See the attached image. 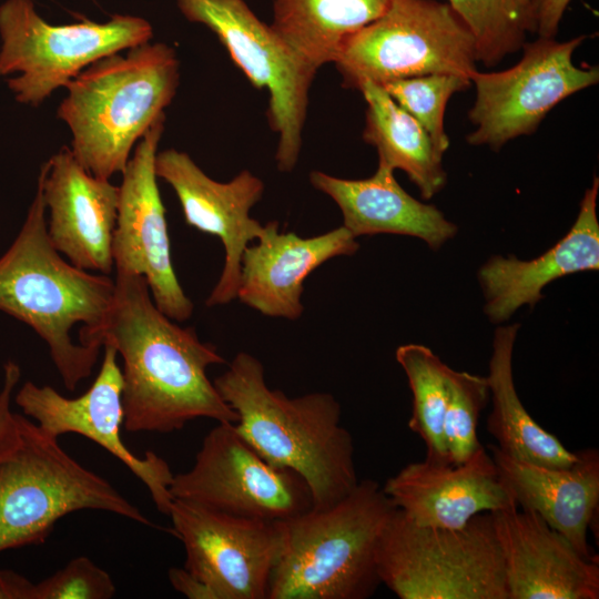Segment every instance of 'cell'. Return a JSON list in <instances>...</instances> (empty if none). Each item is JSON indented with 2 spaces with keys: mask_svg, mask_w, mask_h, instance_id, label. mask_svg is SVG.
Returning <instances> with one entry per match:
<instances>
[{
  "mask_svg": "<svg viewBox=\"0 0 599 599\" xmlns=\"http://www.w3.org/2000/svg\"><path fill=\"white\" fill-rule=\"evenodd\" d=\"M586 39L585 34L566 41L539 37L524 43L522 57L511 68L477 71L471 78L476 99L468 113L475 130L467 142L498 151L510 140L532 134L561 101L596 85L599 68L572 61Z\"/></svg>",
  "mask_w": 599,
  "mask_h": 599,
  "instance_id": "cell-11",
  "label": "cell"
},
{
  "mask_svg": "<svg viewBox=\"0 0 599 599\" xmlns=\"http://www.w3.org/2000/svg\"><path fill=\"white\" fill-rule=\"evenodd\" d=\"M389 0H274L270 24L308 65L334 63L346 41L379 18Z\"/></svg>",
  "mask_w": 599,
  "mask_h": 599,
  "instance_id": "cell-26",
  "label": "cell"
},
{
  "mask_svg": "<svg viewBox=\"0 0 599 599\" xmlns=\"http://www.w3.org/2000/svg\"><path fill=\"white\" fill-rule=\"evenodd\" d=\"M474 38L447 2L389 0L385 12L352 35L334 61L343 87L433 73L468 78L476 68Z\"/></svg>",
  "mask_w": 599,
  "mask_h": 599,
  "instance_id": "cell-8",
  "label": "cell"
},
{
  "mask_svg": "<svg viewBox=\"0 0 599 599\" xmlns=\"http://www.w3.org/2000/svg\"><path fill=\"white\" fill-rule=\"evenodd\" d=\"M383 489L413 522L436 528H461L481 512L518 506L484 446L459 465L410 463Z\"/></svg>",
  "mask_w": 599,
  "mask_h": 599,
  "instance_id": "cell-19",
  "label": "cell"
},
{
  "mask_svg": "<svg viewBox=\"0 0 599 599\" xmlns=\"http://www.w3.org/2000/svg\"><path fill=\"white\" fill-rule=\"evenodd\" d=\"M164 123L165 113L139 140L122 172L112 256L116 273L143 276L158 308L175 322H185L194 305L173 267L165 207L154 169Z\"/></svg>",
  "mask_w": 599,
  "mask_h": 599,
  "instance_id": "cell-14",
  "label": "cell"
},
{
  "mask_svg": "<svg viewBox=\"0 0 599 599\" xmlns=\"http://www.w3.org/2000/svg\"><path fill=\"white\" fill-rule=\"evenodd\" d=\"M397 507L373 479L335 504L283 521L284 544L267 599H366L380 580L376 550Z\"/></svg>",
  "mask_w": 599,
  "mask_h": 599,
  "instance_id": "cell-5",
  "label": "cell"
},
{
  "mask_svg": "<svg viewBox=\"0 0 599 599\" xmlns=\"http://www.w3.org/2000/svg\"><path fill=\"white\" fill-rule=\"evenodd\" d=\"M508 599H598L599 560L587 559L537 512H491Z\"/></svg>",
  "mask_w": 599,
  "mask_h": 599,
  "instance_id": "cell-18",
  "label": "cell"
},
{
  "mask_svg": "<svg viewBox=\"0 0 599 599\" xmlns=\"http://www.w3.org/2000/svg\"><path fill=\"white\" fill-rule=\"evenodd\" d=\"M443 437L451 465H459L481 447L477 426L489 398L486 377L449 368Z\"/></svg>",
  "mask_w": 599,
  "mask_h": 599,
  "instance_id": "cell-30",
  "label": "cell"
},
{
  "mask_svg": "<svg viewBox=\"0 0 599 599\" xmlns=\"http://www.w3.org/2000/svg\"><path fill=\"white\" fill-rule=\"evenodd\" d=\"M180 62L162 42L93 62L65 87L57 115L72 134L71 152L92 175L121 173L131 151L175 97Z\"/></svg>",
  "mask_w": 599,
  "mask_h": 599,
  "instance_id": "cell-4",
  "label": "cell"
},
{
  "mask_svg": "<svg viewBox=\"0 0 599 599\" xmlns=\"http://www.w3.org/2000/svg\"><path fill=\"white\" fill-rule=\"evenodd\" d=\"M358 248L356 237L343 225L302 237L280 232L278 222L271 221L257 243L243 252L236 298L262 315L296 321L304 312L302 295L308 275L325 262L352 256Z\"/></svg>",
  "mask_w": 599,
  "mask_h": 599,
  "instance_id": "cell-20",
  "label": "cell"
},
{
  "mask_svg": "<svg viewBox=\"0 0 599 599\" xmlns=\"http://www.w3.org/2000/svg\"><path fill=\"white\" fill-rule=\"evenodd\" d=\"M20 376L21 370L17 363L9 361L4 364L3 385L0 390V460L12 453L22 440V415L10 408Z\"/></svg>",
  "mask_w": 599,
  "mask_h": 599,
  "instance_id": "cell-32",
  "label": "cell"
},
{
  "mask_svg": "<svg viewBox=\"0 0 599 599\" xmlns=\"http://www.w3.org/2000/svg\"><path fill=\"white\" fill-rule=\"evenodd\" d=\"M154 169L174 190L185 223L216 236L224 246L223 270L206 306L231 303L237 294L243 252L264 233V225L250 215L263 196L264 182L248 170L229 182L215 181L187 153L175 149L158 152Z\"/></svg>",
  "mask_w": 599,
  "mask_h": 599,
  "instance_id": "cell-16",
  "label": "cell"
},
{
  "mask_svg": "<svg viewBox=\"0 0 599 599\" xmlns=\"http://www.w3.org/2000/svg\"><path fill=\"white\" fill-rule=\"evenodd\" d=\"M170 493L173 499L267 521H285L313 507L303 478L266 461L233 423H217L206 434L193 466L173 476Z\"/></svg>",
  "mask_w": 599,
  "mask_h": 599,
  "instance_id": "cell-12",
  "label": "cell"
},
{
  "mask_svg": "<svg viewBox=\"0 0 599 599\" xmlns=\"http://www.w3.org/2000/svg\"><path fill=\"white\" fill-rule=\"evenodd\" d=\"M169 517L185 549L184 568L212 599H267L283 549V521L236 517L179 499Z\"/></svg>",
  "mask_w": 599,
  "mask_h": 599,
  "instance_id": "cell-13",
  "label": "cell"
},
{
  "mask_svg": "<svg viewBox=\"0 0 599 599\" xmlns=\"http://www.w3.org/2000/svg\"><path fill=\"white\" fill-rule=\"evenodd\" d=\"M114 282L108 319L89 345H112L123 361L124 429L167 434L197 418L235 424L206 374L225 364L216 346L161 312L143 276L116 273Z\"/></svg>",
  "mask_w": 599,
  "mask_h": 599,
  "instance_id": "cell-1",
  "label": "cell"
},
{
  "mask_svg": "<svg viewBox=\"0 0 599 599\" xmlns=\"http://www.w3.org/2000/svg\"><path fill=\"white\" fill-rule=\"evenodd\" d=\"M38 182L55 250L79 268L109 275L114 267L119 186L89 173L67 146L41 166Z\"/></svg>",
  "mask_w": 599,
  "mask_h": 599,
  "instance_id": "cell-17",
  "label": "cell"
},
{
  "mask_svg": "<svg viewBox=\"0 0 599 599\" xmlns=\"http://www.w3.org/2000/svg\"><path fill=\"white\" fill-rule=\"evenodd\" d=\"M395 357L413 394V412L408 427L423 439L426 447L425 459L435 464H450L443 437L450 367L429 347L420 344L400 345Z\"/></svg>",
  "mask_w": 599,
  "mask_h": 599,
  "instance_id": "cell-27",
  "label": "cell"
},
{
  "mask_svg": "<svg viewBox=\"0 0 599 599\" xmlns=\"http://www.w3.org/2000/svg\"><path fill=\"white\" fill-rule=\"evenodd\" d=\"M471 85V80L451 73H433L398 79L382 85L394 101L415 118L444 155L449 148L445 111L449 99Z\"/></svg>",
  "mask_w": 599,
  "mask_h": 599,
  "instance_id": "cell-29",
  "label": "cell"
},
{
  "mask_svg": "<svg viewBox=\"0 0 599 599\" xmlns=\"http://www.w3.org/2000/svg\"><path fill=\"white\" fill-rule=\"evenodd\" d=\"M115 591L108 571L89 557L80 556L34 583L33 599H110Z\"/></svg>",
  "mask_w": 599,
  "mask_h": 599,
  "instance_id": "cell-31",
  "label": "cell"
},
{
  "mask_svg": "<svg viewBox=\"0 0 599 599\" xmlns=\"http://www.w3.org/2000/svg\"><path fill=\"white\" fill-rule=\"evenodd\" d=\"M366 101L363 140L378 153V162L404 171L429 200L447 182L443 156L422 124L399 106L386 90L366 81L357 89Z\"/></svg>",
  "mask_w": 599,
  "mask_h": 599,
  "instance_id": "cell-25",
  "label": "cell"
},
{
  "mask_svg": "<svg viewBox=\"0 0 599 599\" xmlns=\"http://www.w3.org/2000/svg\"><path fill=\"white\" fill-rule=\"evenodd\" d=\"M116 356L112 345L103 346L102 365L94 382L75 398L65 397L51 386L26 382L14 402L43 433L57 438L73 433L103 447L145 485L156 509L169 516L173 502L170 486L174 476L169 464L151 450L139 457L122 440L123 375Z\"/></svg>",
  "mask_w": 599,
  "mask_h": 599,
  "instance_id": "cell-15",
  "label": "cell"
},
{
  "mask_svg": "<svg viewBox=\"0 0 599 599\" xmlns=\"http://www.w3.org/2000/svg\"><path fill=\"white\" fill-rule=\"evenodd\" d=\"M213 383L235 412L238 434L271 465L302 477L314 508L328 507L355 488L354 441L332 394L288 397L268 387L262 362L246 352Z\"/></svg>",
  "mask_w": 599,
  "mask_h": 599,
  "instance_id": "cell-3",
  "label": "cell"
},
{
  "mask_svg": "<svg viewBox=\"0 0 599 599\" xmlns=\"http://www.w3.org/2000/svg\"><path fill=\"white\" fill-rule=\"evenodd\" d=\"M22 440L0 460V552L43 544L62 517L112 512L156 527L106 479L72 458L58 438L21 418Z\"/></svg>",
  "mask_w": 599,
  "mask_h": 599,
  "instance_id": "cell-7",
  "label": "cell"
},
{
  "mask_svg": "<svg viewBox=\"0 0 599 599\" xmlns=\"http://www.w3.org/2000/svg\"><path fill=\"white\" fill-rule=\"evenodd\" d=\"M34 583L24 576L0 569V599H33Z\"/></svg>",
  "mask_w": 599,
  "mask_h": 599,
  "instance_id": "cell-34",
  "label": "cell"
},
{
  "mask_svg": "<svg viewBox=\"0 0 599 599\" xmlns=\"http://www.w3.org/2000/svg\"><path fill=\"white\" fill-rule=\"evenodd\" d=\"M151 24L139 17L114 14L52 26L34 10L32 0H8L0 7V77L18 73L7 83L22 104L40 105L57 89L103 57L150 41Z\"/></svg>",
  "mask_w": 599,
  "mask_h": 599,
  "instance_id": "cell-9",
  "label": "cell"
},
{
  "mask_svg": "<svg viewBox=\"0 0 599 599\" xmlns=\"http://www.w3.org/2000/svg\"><path fill=\"white\" fill-rule=\"evenodd\" d=\"M308 179L337 204L343 226L356 238L382 233L408 235L438 250L457 233V226L436 206L408 194L394 170L382 162L367 179H342L322 171H312Z\"/></svg>",
  "mask_w": 599,
  "mask_h": 599,
  "instance_id": "cell-23",
  "label": "cell"
},
{
  "mask_svg": "<svg viewBox=\"0 0 599 599\" xmlns=\"http://www.w3.org/2000/svg\"><path fill=\"white\" fill-rule=\"evenodd\" d=\"M191 22L213 31L250 82L268 93V122L278 135L277 169L300 159L308 95L317 70L304 62L244 0H176Z\"/></svg>",
  "mask_w": 599,
  "mask_h": 599,
  "instance_id": "cell-10",
  "label": "cell"
},
{
  "mask_svg": "<svg viewBox=\"0 0 599 599\" xmlns=\"http://www.w3.org/2000/svg\"><path fill=\"white\" fill-rule=\"evenodd\" d=\"M376 566L380 583L400 599H508L491 512L449 529L417 525L396 508L380 532Z\"/></svg>",
  "mask_w": 599,
  "mask_h": 599,
  "instance_id": "cell-6",
  "label": "cell"
},
{
  "mask_svg": "<svg viewBox=\"0 0 599 599\" xmlns=\"http://www.w3.org/2000/svg\"><path fill=\"white\" fill-rule=\"evenodd\" d=\"M572 0H530L536 17V33L556 38L562 17Z\"/></svg>",
  "mask_w": 599,
  "mask_h": 599,
  "instance_id": "cell-33",
  "label": "cell"
},
{
  "mask_svg": "<svg viewBox=\"0 0 599 599\" xmlns=\"http://www.w3.org/2000/svg\"><path fill=\"white\" fill-rule=\"evenodd\" d=\"M599 179L586 190L569 232L551 248L530 261L514 255L490 257L478 272L485 296L484 311L493 323H502L522 305L532 307L546 285L566 275L599 267Z\"/></svg>",
  "mask_w": 599,
  "mask_h": 599,
  "instance_id": "cell-21",
  "label": "cell"
},
{
  "mask_svg": "<svg viewBox=\"0 0 599 599\" xmlns=\"http://www.w3.org/2000/svg\"><path fill=\"white\" fill-rule=\"evenodd\" d=\"M518 328L515 324L495 331L486 377L491 399L487 432L497 441L496 446L512 458L550 468L570 467L577 453L568 450L554 434L537 424L517 394L512 353Z\"/></svg>",
  "mask_w": 599,
  "mask_h": 599,
  "instance_id": "cell-24",
  "label": "cell"
},
{
  "mask_svg": "<svg viewBox=\"0 0 599 599\" xmlns=\"http://www.w3.org/2000/svg\"><path fill=\"white\" fill-rule=\"evenodd\" d=\"M470 31L477 62L494 67L517 52L529 33L536 32L530 0H448Z\"/></svg>",
  "mask_w": 599,
  "mask_h": 599,
  "instance_id": "cell-28",
  "label": "cell"
},
{
  "mask_svg": "<svg viewBox=\"0 0 599 599\" xmlns=\"http://www.w3.org/2000/svg\"><path fill=\"white\" fill-rule=\"evenodd\" d=\"M488 448L517 505L537 512L581 556L599 560L587 538L599 505L598 450H578L572 466L550 468L512 458L496 445Z\"/></svg>",
  "mask_w": 599,
  "mask_h": 599,
  "instance_id": "cell-22",
  "label": "cell"
},
{
  "mask_svg": "<svg viewBox=\"0 0 599 599\" xmlns=\"http://www.w3.org/2000/svg\"><path fill=\"white\" fill-rule=\"evenodd\" d=\"M169 580L172 587L190 599H212L205 585L185 568H171Z\"/></svg>",
  "mask_w": 599,
  "mask_h": 599,
  "instance_id": "cell-35",
  "label": "cell"
},
{
  "mask_svg": "<svg viewBox=\"0 0 599 599\" xmlns=\"http://www.w3.org/2000/svg\"><path fill=\"white\" fill-rule=\"evenodd\" d=\"M45 210L38 182L26 221L0 257V311L47 343L64 387L73 392L98 361L101 349L88 344L108 319L115 282L61 256L48 235Z\"/></svg>",
  "mask_w": 599,
  "mask_h": 599,
  "instance_id": "cell-2",
  "label": "cell"
}]
</instances>
